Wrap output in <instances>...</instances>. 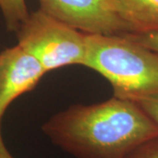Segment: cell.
Masks as SVG:
<instances>
[{
  "instance_id": "cell-1",
  "label": "cell",
  "mask_w": 158,
  "mask_h": 158,
  "mask_svg": "<svg viewBox=\"0 0 158 158\" xmlns=\"http://www.w3.org/2000/svg\"><path fill=\"white\" fill-rule=\"evenodd\" d=\"M42 130L77 158H132L158 138V127L135 102L113 97L76 105L51 117Z\"/></svg>"
},
{
  "instance_id": "cell-2",
  "label": "cell",
  "mask_w": 158,
  "mask_h": 158,
  "mask_svg": "<svg viewBox=\"0 0 158 158\" xmlns=\"http://www.w3.org/2000/svg\"><path fill=\"white\" fill-rule=\"evenodd\" d=\"M84 66L107 79L115 98L135 101L158 94V53L128 34H87Z\"/></svg>"
},
{
  "instance_id": "cell-3",
  "label": "cell",
  "mask_w": 158,
  "mask_h": 158,
  "mask_svg": "<svg viewBox=\"0 0 158 158\" xmlns=\"http://www.w3.org/2000/svg\"><path fill=\"white\" fill-rule=\"evenodd\" d=\"M18 44L35 57L46 72L69 65L84 66L87 34L40 10L29 14L17 32Z\"/></svg>"
},
{
  "instance_id": "cell-4",
  "label": "cell",
  "mask_w": 158,
  "mask_h": 158,
  "mask_svg": "<svg viewBox=\"0 0 158 158\" xmlns=\"http://www.w3.org/2000/svg\"><path fill=\"white\" fill-rule=\"evenodd\" d=\"M39 3L40 11L82 33L128 34L116 0H39Z\"/></svg>"
},
{
  "instance_id": "cell-5",
  "label": "cell",
  "mask_w": 158,
  "mask_h": 158,
  "mask_svg": "<svg viewBox=\"0 0 158 158\" xmlns=\"http://www.w3.org/2000/svg\"><path fill=\"white\" fill-rule=\"evenodd\" d=\"M47 73L39 61L22 47L0 54V118L17 98L30 91Z\"/></svg>"
},
{
  "instance_id": "cell-6",
  "label": "cell",
  "mask_w": 158,
  "mask_h": 158,
  "mask_svg": "<svg viewBox=\"0 0 158 158\" xmlns=\"http://www.w3.org/2000/svg\"><path fill=\"white\" fill-rule=\"evenodd\" d=\"M128 34L158 33V0H116Z\"/></svg>"
},
{
  "instance_id": "cell-7",
  "label": "cell",
  "mask_w": 158,
  "mask_h": 158,
  "mask_svg": "<svg viewBox=\"0 0 158 158\" xmlns=\"http://www.w3.org/2000/svg\"><path fill=\"white\" fill-rule=\"evenodd\" d=\"M0 11L10 32H17L29 17L26 0H0Z\"/></svg>"
},
{
  "instance_id": "cell-8",
  "label": "cell",
  "mask_w": 158,
  "mask_h": 158,
  "mask_svg": "<svg viewBox=\"0 0 158 158\" xmlns=\"http://www.w3.org/2000/svg\"><path fill=\"white\" fill-rule=\"evenodd\" d=\"M134 102L145 112L158 127V94L141 98Z\"/></svg>"
},
{
  "instance_id": "cell-9",
  "label": "cell",
  "mask_w": 158,
  "mask_h": 158,
  "mask_svg": "<svg viewBox=\"0 0 158 158\" xmlns=\"http://www.w3.org/2000/svg\"><path fill=\"white\" fill-rule=\"evenodd\" d=\"M133 40L151 50L158 53V33L144 34H127Z\"/></svg>"
},
{
  "instance_id": "cell-10",
  "label": "cell",
  "mask_w": 158,
  "mask_h": 158,
  "mask_svg": "<svg viewBox=\"0 0 158 158\" xmlns=\"http://www.w3.org/2000/svg\"><path fill=\"white\" fill-rule=\"evenodd\" d=\"M132 158H158V138L140 148Z\"/></svg>"
},
{
  "instance_id": "cell-11",
  "label": "cell",
  "mask_w": 158,
  "mask_h": 158,
  "mask_svg": "<svg viewBox=\"0 0 158 158\" xmlns=\"http://www.w3.org/2000/svg\"><path fill=\"white\" fill-rule=\"evenodd\" d=\"M0 158H13L11 156V155L9 153V151L6 149L4 150H0Z\"/></svg>"
},
{
  "instance_id": "cell-12",
  "label": "cell",
  "mask_w": 158,
  "mask_h": 158,
  "mask_svg": "<svg viewBox=\"0 0 158 158\" xmlns=\"http://www.w3.org/2000/svg\"><path fill=\"white\" fill-rule=\"evenodd\" d=\"M6 149L5 143L3 141V137H2V134H1V118H0V150H4Z\"/></svg>"
}]
</instances>
